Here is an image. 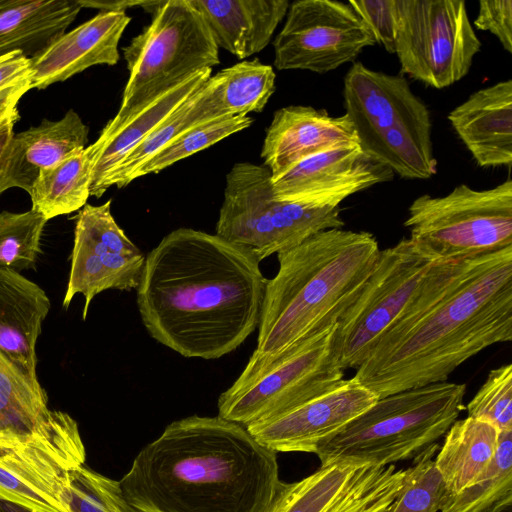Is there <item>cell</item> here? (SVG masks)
I'll use <instances>...</instances> for the list:
<instances>
[{"label":"cell","mask_w":512,"mask_h":512,"mask_svg":"<svg viewBox=\"0 0 512 512\" xmlns=\"http://www.w3.org/2000/svg\"><path fill=\"white\" fill-rule=\"evenodd\" d=\"M481 512H512V493L507 494Z\"/></svg>","instance_id":"obj_44"},{"label":"cell","mask_w":512,"mask_h":512,"mask_svg":"<svg viewBox=\"0 0 512 512\" xmlns=\"http://www.w3.org/2000/svg\"><path fill=\"white\" fill-rule=\"evenodd\" d=\"M267 280L245 248L178 228L145 257L137 307L160 344L184 357L217 359L258 328Z\"/></svg>","instance_id":"obj_1"},{"label":"cell","mask_w":512,"mask_h":512,"mask_svg":"<svg viewBox=\"0 0 512 512\" xmlns=\"http://www.w3.org/2000/svg\"><path fill=\"white\" fill-rule=\"evenodd\" d=\"M273 67L258 59L224 68L207 81V103L212 119L261 112L275 92Z\"/></svg>","instance_id":"obj_30"},{"label":"cell","mask_w":512,"mask_h":512,"mask_svg":"<svg viewBox=\"0 0 512 512\" xmlns=\"http://www.w3.org/2000/svg\"><path fill=\"white\" fill-rule=\"evenodd\" d=\"M151 23L122 49L129 77L110 133L163 93L193 74L220 63L219 48L190 0L159 1Z\"/></svg>","instance_id":"obj_7"},{"label":"cell","mask_w":512,"mask_h":512,"mask_svg":"<svg viewBox=\"0 0 512 512\" xmlns=\"http://www.w3.org/2000/svg\"><path fill=\"white\" fill-rule=\"evenodd\" d=\"M206 82L159 126L133 147L108 173L99 189V198L112 186L123 188L135 172L177 135L211 121L206 104Z\"/></svg>","instance_id":"obj_31"},{"label":"cell","mask_w":512,"mask_h":512,"mask_svg":"<svg viewBox=\"0 0 512 512\" xmlns=\"http://www.w3.org/2000/svg\"><path fill=\"white\" fill-rule=\"evenodd\" d=\"M465 384L439 382L377 401L315 452L321 465H391L414 459L446 434L464 409Z\"/></svg>","instance_id":"obj_5"},{"label":"cell","mask_w":512,"mask_h":512,"mask_svg":"<svg viewBox=\"0 0 512 512\" xmlns=\"http://www.w3.org/2000/svg\"><path fill=\"white\" fill-rule=\"evenodd\" d=\"M62 505L66 512H139L125 497L120 481L85 464L71 470Z\"/></svg>","instance_id":"obj_34"},{"label":"cell","mask_w":512,"mask_h":512,"mask_svg":"<svg viewBox=\"0 0 512 512\" xmlns=\"http://www.w3.org/2000/svg\"><path fill=\"white\" fill-rule=\"evenodd\" d=\"M31 58L21 51L0 56V109L18 104L32 87Z\"/></svg>","instance_id":"obj_39"},{"label":"cell","mask_w":512,"mask_h":512,"mask_svg":"<svg viewBox=\"0 0 512 512\" xmlns=\"http://www.w3.org/2000/svg\"><path fill=\"white\" fill-rule=\"evenodd\" d=\"M81 8L98 9L100 12L125 11L133 6H141L150 14L154 11L158 1H127V0H77Z\"/></svg>","instance_id":"obj_41"},{"label":"cell","mask_w":512,"mask_h":512,"mask_svg":"<svg viewBox=\"0 0 512 512\" xmlns=\"http://www.w3.org/2000/svg\"><path fill=\"white\" fill-rule=\"evenodd\" d=\"M358 139L349 117H333L324 109L291 105L275 111L261 149L263 165L275 178L314 154Z\"/></svg>","instance_id":"obj_19"},{"label":"cell","mask_w":512,"mask_h":512,"mask_svg":"<svg viewBox=\"0 0 512 512\" xmlns=\"http://www.w3.org/2000/svg\"><path fill=\"white\" fill-rule=\"evenodd\" d=\"M0 512H29L26 509L6 501L0 500Z\"/></svg>","instance_id":"obj_45"},{"label":"cell","mask_w":512,"mask_h":512,"mask_svg":"<svg viewBox=\"0 0 512 512\" xmlns=\"http://www.w3.org/2000/svg\"><path fill=\"white\" fill-rule=\"evenodd\" d=\"M16 122L12 121L0 130V195L11 188L8 178V151Z\"/></svg>","instance_id":"obj_42"},{"label":"cell","mask_w":512,"mask_h":512,"mask_svg":"<svg viewBox=\"0 0 512 512\" xmlns=\"http://www.w3.org/2000/svg\"><path fill=\"white\" fill-rule=\"evenodd\" d=\"M85 461L76 420L59 410L50 430L0 450V500L29 512H66L63 489L71 470Z\"/></svg>","instance_id":"obj_13"},{"label":"cell","mask_w":512,"mask_h":512,"mask_svg":"<svg viewBox=\"0 0 512 512\" xmlns=\"http://www.w3.org/2000/svg\"><path fill=\"white\" fill-rule=\"evenodd\" d=\"M218 46L238 59L262 51L287 14V0H190Z\"/></svg>","instance_id":"obj_23"},{"label":"cell","mask_w":512,"mask_h":512,"mask_svg":"<svg viewBox=\"0 0 512 512\" xmlns=\"http://www.w3.org/2000/svg\"><path fill=\"white\" fill-rule=\"evenodd\" d=\"M20 118L18 104H12L0 109V130L12 121H18Z\"/></svg>","instance_id":"obj_43"},{"label":"cell","mask_w":512,"mask_h":512,"mask_svg":"<svg viewBox=\"0 0 512 512\" xmlns=\"http://www.w3.org/2000/svg\"><path fill=\"white\" fill-rule=\"evenodd\" d=\"M277 453L220 416L173 421L120 480L139 512H265L280 484Z\"/></svg>","instance_id":"obj_2"},{"label":"cell","mask_w":512,"mask_h":512,"mask_svg":"<svg viewBox=\"0 0 512 512\" xmlns=\"http://www.w3.org/2000/svg\"><path fill=\"white\" fill-rule=\"evenodd\" d=\"M88 135V126L73 109L59 120L44 119L37 126L14 133L8 151L10 187L29 193L41 170L87 147Z\"/></svg>","instance_id":"obj_24"},{"label":"cell","mask_w":512,"mask_h":512,"mask_svg":"<svg viewBox=\"0 0 512 512\" xmlns=\"http://www.w3.org/2000/svg\"><path fill=\"white\" fill-rule=\"evenodd\" d=\"M375 394L353 378L285 413L250 424L248 432L278 452H316L318 446L369 409Z\"/></svg>","instance_id":"obj_18"},{"label":"cell","mask_w":512,"mask_h":512,"mask_svg":"<svg viewBox=\"0 0 512 512\" xmlns=\"http://www.w3.org/2000/svg\"><path fill=\"white\" fill-rule=\"evenodd\" d=\"M98 158L99 149L92 143L41 170L28 193L31 209L48 221L83 208L91 196L93 170Z\"/></svg>","instance_id":"obj_29"},{"label":"cell","mask_w":512,"mask_h":512,"mask_svg":"<svg viewBox=\"0 0 512 512\" xmlns=\"http://www.w3.org/2000/svg\"><path fill=\"white\" fill-rule=\"evenodd\" d=\"M438 448L435 443L414 458L413 465L405 470L401 490L386 512L439 511L445 491L434 463Z\"/></svg>","instance_id":"obj_36"},{"label":"cell","mask_w":512,"mask_h":512,"mask_svg":"<svg viewBox=\"0 0 512 512\" xmlns=\"http://www.w3.org/2000/svg\"><path fill=\"white\" fill-rule=\"evenodd\" d=\"M481 42L463 0H396L400 71L436 89L466 76Z\"/></svg>","instance_id":"obj_12"},{"label":"cell","mask_w":512,"mask_h":512,"mask_svg":"<svg viewBox=\"0 0 512 512\" xmlns=\"http://www.w3.org/2000/svg\"><path fill=\"white\" fill-rule=\"evenodd\" d=\"M358 144L335 147L296 163L272 178L276 199L308 207H339L347 197L393 179Z\"/></svg>","instance_id":"obj_17"},{"label":"cell","mask_w":512,"mask_h":512,"mask_svg":"<svg viewBox=\"0 0 512 512\" xmlns=\"http://www.w3.org/2000/svg\"><path fill=\"white\" fill-rule=\"evenodd\" d=\"M47 220L32 209L0 212V267L17 272L34 269Z\"/></svg>","instance_id":"obj_35"},{"label":"cell","mask_w":512,"mask_h":512,"mask_svg":"<svg viewBox=\"0 0 512 512\" xmlns=\"http://www.w3.org/2000/svg\"><path fill=\"white\" fill-rule=\"evenodd\" d=\"M345 225L339 207H308L275 198L271 171L239 162L226 175L217 235L245 248L260 262L312 235Z\"/></svg>","instance_id":"obj_10"},{"label":"cell","mask_w":512,"mask_h":512,"mask_svg":"<svg viewBox=\"0 0 512 512\" xmlns=\"http://www.w3.org/2000/svg\"><path fill=\"white\" fill-rule=\"evenodd\" d=\"M356 11L380 43L389 53H395L396 0H350Z\"/></svg>","instance_id":"obj_38"},{"label":"cell","mask_w":512,"mask_h":512,"mask_svg":"<svg viewBox=\"0 0 512 512\" xmlns=\"http://www.w3.org/2000/svg\"><path fill=\"white\" fill-rule=\"evenodd\" d=\"M130 21L125 11L99 12L63 33L31 58L32 87L45 89L92 66L117 64L119 41Z\"/></svg>","instance_id":"obj_20"},{"label":"cell","mask_w":512,"mask_h":512,"mask_svg":"<svg viewBox=\"0 0 512 512\" xmlns=\"http://www.w3.org/2000/svg\"><path fill=\"white\" fill-rule=\"evenodd\" d=\"M344 107L362 152L405 179L437 173L429 110L402 75L354 63L344 78Z\"/></svg>","instance_id":"obj_6"},{"label":"cell","mask_w":512,"mask_h":512,"mask_svg":"<svg viewBox=\"0 0 512 512\" xmlns=\"http://www.w3.org/2000/svg\"><path fill=\"white\" fill-rule=\"evenodd\" d=\"M499 435L490 422L468 416L451 425L434 458L444 497L460 492L484 472L494 457Z\"/></svg>","instance_id":"obj_28"},{"label":"cell","mask_w":512,"mask_h":512,"mask_svg":"<svg viewBox=\"0 0 512 512\" xmlns=\"http://www.w3.org/2000/svg\"><path fill=\"white\" fill-rule=\"evenodd\" d=\"M59 410H52L38 378H31L0 351V450L50 430Z\"/></svg>","instance_id":"obj_26"},{"label":"cell","mask_w":512,"mask_h":512,"mask_svg":"<svg viewBox=\"0 0 512 512\" xmlns=\"http://www.w3.org/2000/svg\"><path fill=\"white\" fill-rule=\"evenodd\" d=\"M250 116L214 119L197 125L174 137L147 160L133 175V180L158 173L174 163L198 153L217 142L251 126Z\"/></svg>","instance_id":"obj_33"},{"label":"cell","mask_w":512,"mask_h":512,"mask_svg":"<svg viewBox=\"0 0 512 512\" xmlns=\"http://www.w3.org/2000/svg\"><path fill=\"white\" fill-rule=\"evenodd\" d=\"M448 120L479 166H511L512 80L474 92Z\"/></svg>","instance_id":"obj_21"},{"label":"cell","mask_w":512,"mask_h":512,"mask_svg":"<svg viewBox=\"0 0 512 512\" xmlns=\"http://www.w3.org/2000/svg\"><path fill=\"white\" fill-rule=\"evenodd\" d=\"M375 38L348 4L336 0H298L273 41L278 70L324 74L353 62Z\"/></svg>","instance_id":"obj_14"},{"label":"cell","mask_w":512,"mask_h":512,"mask_svg":"<svg viewBox=\"0 0 512 512\" xmlns=\"http://www.w3.org/2000/svg\"><path fill=\"white\" fill-rule=\"evenodd\" d=\"M380 248L366 231L328 229L277 253L267 280L257 346L247 364L270 360L338 323L374 271Z\"/></svg>","instance_id":"obj_4"},{"label":"cell","mask_w":512,"mask_h":512,"mask_svg":"<svg viewBox=\"0 0 512 512\" xmlns=\"http://www.w3.org/2000/svg\"><path fill=\"white\" fill-rule=\"evenodd\" d=\"M50 306L39 285L0 267V351L31 378H37L36 343Z\"/></svg>","instance_id":"obj_22"},{"label":"cell","mask_w":512,"mask_h":512,"mask_svg":"<svg viewBox=\"0 0 512 512\" xmlns=\"http://www.w3.org/2000/svg\"><path fill=\"white\" fill-rule=\"evenodd\" d=\"M410 239L436 261H467L512 247V180L491 189L461 184L408 208Z\"/></svg>","instance_id":"obj_11"},{"label":"cell","mask_w":512,"mask_h":512,"mask_svg":"<svg viewBox=\"0 0 512 512\" xmlns=\"http://www.w3.org/2000/svg\"><path fill=\"white\" fill-rule=\"evenodd\" d=\"M75 219L74 241L63 307L76 294L84 297L83 320L93 298L109 289H137L145 256L128 238L111 213V200L86 204Z\"/></svg>","instance_id":"obj_15"},{"label":"cell","mask_w":512,"mask_h":512,"mask_svg":"<svg viewBox=\"0 0 512 512\" xmlns=\"http://www.w3.org/2000/svg\"><path fill=\"white\" fill-rule=\"evenodd\" d=\"M211 76V68L203 69L160 95L116 130L101 131L95 141L100 155L93 170L90 195L99 198L100 186L108 173Z\"/></svg>","instance_id":"obj_27"},{"label":"cell","mask_w":512,"mask_h":512,"mask_svg":"<svg viewBox=\"0 0 512 512\" xmlns=\"http://www.w3.org/2000/svg\"><path fill=\"white\" fill-rule=\"evenodd\" d=\"M337 323L280 355L247 364L218 399V416L247 427L285 413L344 380L336 349Z\"/></svg>","instance_id":"obj_8"},{"label":"cell","mask_w":512,"mask_h":512,"mask_svg":"<svg viewBox=\"0 0 512 512\" xmlns=\"http://www.w3.org/2000/svg\"><path fill=\"white\" fill-rule=\"evenodd\" d=\"M456 262L430 258L410 238L381 250L366 285L337 323L335 349L342 368L357 369Z\"/></svg>","instance_id":"obj_9"},{"label":"cell","mask_w":512,"mask_h":512,"mask_svg":"<svg viewBox=\"0 0 512 512\" xmlns=\"http://www.w3.org/2000/svg\"><path fill=\"white\" fill-rule=\"evenodd\" d=\"M77 0H0V56L33 58L66 32L81 10Z\"/></svg>","instance_id":"obj_25"},{"label":"cell","mask_w":512,"mask_h":512,"mask_svg":"<svg viewBox=\"0 0 512 512\" xmlns=\"http://www.w3.org/2000/svg\"><path fill=\"white\" fill-rule=\"evenodd\" d=\"M512 493V430L500 431L494 457L484 472L458 493L443 498L440 512H481Z\"/></svg>","instance_id":"obj_32"},{"label":"cell","mask_w":512,"mask_h":512,"mask_svg":"<svg viewBox=\"0 0 512 512\" xmlns=\"http://www.w3.org/2000/svg\"><path fill=\"white\" fill-rule=\"evenodd\" d=\"M404 477L393 464L321 465L299 481H281L265 512H386Z\"/></svg>","instance_id":"obj_16"},{"label":"cell","mask_w":512,"mask_h":512,"mask_svg":"<svg viewBox=\"0 0 512 512\" xmlns=\"http://www.w3.org/2000/svg\"><path fill=\"white\" fill-rule=\"evenodd\" d=\"M474 25L489 31L512 53V0H481Z\"/></svg>","instance_id":"obj_40"},{"label":"cell","mask_w":512,"mask_h":512,"mask_svg":"<svg viewBox=\"0 0 512 512\" xmlns=\"http://www.w3.org/2000/svg\"><path fill=\"white\" fill-rule=\"evenodd\" d=\"M466 408L468 417L490 422L499 431L512 430V364L490 370Z\"/></svg>","instance_id":"obj_37"},{"label":"cell","mask_w":512,"mask_h":512,"mask_svg":"<svg viewBox=\"0 0 512 512\" xmlns=\"http://www.w3.org/2000/svg\"><path fill=\"white\" fill-rule=\"evenodd\" d=\"M511 340L512 247H508L469 260L436 302L379 340L352 378L379 399L445 382L471 357Z\"/></svg>","instance_id":"obj_3"}]
</instances>
